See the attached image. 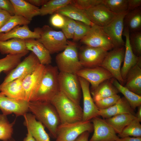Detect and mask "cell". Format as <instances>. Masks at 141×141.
Wrapping results in <instances>:
<instances>
[{"label": "cell", "instance_id": "1", "mask_svg": "<svg viewBox=\"0 0 141 141\" xmlns=\"http://www.w3.org/2000/svg\"><path fill=\"white\" fill-rule=\"evenodd\" d=\"M28 107L29 111L36 119L48 129L50 136L56 139L57 129L61 122L55 108L50 102L30 101Z\"/></svg>", "mask_w": 141, "mask_h": 141}, {"label": "cell", "instance_id": "2", "mask_svg": "<svg viewBox=\"0 0 141 141\" xmlns=\"http://www.w3.org/2000/svg\"><path fill=\"white\" fill-rule=\"evenodd\" d=\"M57 113L61 124L82 120L83 110L77 104L59 91L50 101Z\"/></svg>", "mask_w": 141, "mask_h": 141}, {"label": "cell", "instance_id": "3", "mask_svg": "<svg viewBox=\"0 0 141 141\" xmlns=\"http://www.w3.org/2000/svg\"><path fill=\"white\" fill-rule=\"evenodd\" d=\"M58 69L56 66H45L40 85L31 101H49L60 91Z\"/></svg>", "mask_w": 141, "mask_h": 141}, {"label": "cell", "instance_id": "4", "mask_svg": "<svg viewBox=\"0 0 141 141\" xmlns=\"http://www.w3.org/2000/svg\"><path fill=\"white\" fill-rule=\"evenodd\" d=\"M55 61L60 72L76 73L84 68L79 60L77 44L71 41L68 40L67 46L57 55Z\"/></svg>", "mask_w": 141, "mask_h": 141}, {"label": "cell", "instance_id": "5", "mask_svg": "<svg viewBox=\"0 0 141 141\" xmlns=\"http://www.w3.org/2000/svg\"><path fill=\"white\" fill-rule=\"evenodd\" d=\"M37 28L40 37L37 40L45 46L51 54L63 51L65 48L68 40L62 31H56L46 25Z\"/></svg>", "mask_w": 141, "mask_h": 141}, {"label": "cell", "instance_id": "6", "mask_svg": "<svg viewBox=\"0 0 141 141\" xmlns=\"http://www.w3.org/2000/svg\"><path fill=\"white\" fill-rule=\"evenodd\" d=\"M93 131L90 120H81L75 122L60 124L56 130V141H75L83 132Z\"/></svg>", "mask_w": 141, "mask_h": 141}, {"label": "cell", "instance_id": "7", "mask_svg": "<svg viewBox=\"0 0 141 141\" xmlns=\"http://www.w3.org/2000/svg\"><path fill=\"white\" fill-rule=\"evenodd\" d=\"M58 79L60 91L74 102L80 104L81 90L76 74L60 72Z\"/></svg>", "mask_w": 141, "mask_h": 141}, {"label": "cell", "instance_id": "8", "mask_svg": "<svg viewBox=\"0 0 141 141\" xmlns=\"http://www.w3.org/2000/svg\"><path fill=\"white\" fill-rule=\"evenodd\" d=\"M125 47L114 48L108 52L101 67L109 71L113 78L122 85L125 83L121 74V64L124 61Z\"/></svg>", "mask_w": 141, "mask_h": 141}, {"label": "cell", "instance_id": "9", "mask_svg": "<svg viewBox=\"0 0 141 141\" xmlns=\"http://www.w3.org/2000/svg\"><path fill=\"white\" fill-rule=\"evenodd\" d=\"M80 42L89 46L103 49L107 51L114 48L110 37L104 32L102 27L94 25Z\"/></svg>", "mask_w": 141, "mask_h": 141}, {"label": "cell", "instance_id": "10", "mask_svg": "<svg viewBox=\"0 0 141 141\" xmlns=\"http://www.w3.org/2000/svg\"><path fill=\"white\" fill-rule=\"evenodd\" d=\"M108 51L101 48L85 45L78 53L80 63L84 68L100 66Z\"/></svg>", "mask_w": 141, "mask_h": 141}, {"label": "cell", "instance_id": "11", "mask_svg": "<svg viewBox=\"0 0 141 141\" xmlns=\"http://www.w3.org/2000/svg\"><path fill=\"white\" fill-rule=\"evenodd\" d=\"M40 64L38 58L31 52L8 73L0 86L22 76H26L33 71Z\"/></svg>", "mask_w": 141, "mask_h": 141}, {"label": "cell", "instance_id": "12", "mask_svg": "<svg viewBox=\"0 0 141 141\" xmlns=\"http://www.w3.org/2000/svg\"><path fill=\"white\" fill-rule=\"evenodd\" d=\"M45 66L40 64L32 72L23 79L22 86L25 96V100L31 101L37 92L44 73Z\"/></svg>", "mask_w": 141, "mask_h": 141}, {"label": "cell", "instance_id": "13", "mask_svg": "<svg viewBox=\"0 0 141 141\" xmlns=\"http://www.w3.org/2000/svg\"><path fill=\"white\" fill-rule=\"evenodd\" d=\"M91 85V91L95 90L102 83L113 78L108 70L101 66L93 68H83L76 73Z\"/></svg>", "mask_w": 141, "mask_h": 141}, {"label": "cell", "instance_id": "14", "mask_svg": "<svg viewBox=\"0 0 141 141\" xmlns=\"http://www.w3.org/2000/svg\"><path fill=\"white\" fill-rule=\"evenodd\" d=\"M91 120L94 132L89 141H116L119 138L105 119L97 116Z\"/></svg>", "mask_w": 141, "mask_h": 141}, {"label": "cell", "instance_id": "15", "mask_svg": "<svg viewBox=\"0 0 141 141\" xmlns=\"http://www.w3.org/2000/svg\"><path fill=\"white\" fill-rule=\"evenodd\" d=\"M127 12L118 14L109 23L102 27L104 32L110 38L114 48L125 46V42L122 35L124 28V19Z\"/></svg>", "mask_w": 141, "mask_h": 141}, {"label": "cell", "instance_id": "16", "mask_svg": "<svg viewBox=\"0 0 141 141\" xmlns=\"http://www.w3.org/2000/svg\"><path fill=\"white\" fill-rule=\"evenodd\" d=\"M78 77L83 97L82 120H90L93 118L99 116V110L91 96L89 83L84 78Z\"/></svg>", "mask_w": 141, "mask_h": 141}, {"label": "cell", "instance_id": "17", "mask_svg": "<svg viewBox=\"0 0 141 141\" xmlns=\"http://www.w3.org/2000/svg\"><path fill=\"white\" fill-rule=\"evenodd\" d=\"M85 10L91 21L95 25L102 27L108 25L118 15L111 11L102 4Z\"/></svg>", "mask_w": 141, "mask_h": 141}, {"label": "cell", "instance_id": "18", "mask_svg": "<svg viewBox=\"0 0 141 141\" xmlns=\"http://www.w3.org/2000/svg\"><path fill=\"white\" fill-rule=\"evenodd\" d=\"M28 102L0 95V109L2 114L6 115L14 113L17 116H23L29 111Z\"/></svg>", "mask_w": 141, "mask_h": 141}, {"label": "cell", "instance_id": "19", "mask_svg": "<svg viewBox=\"0 0 141 141\" xmlns=\"http://www.w3.org/2000/svg\"><path fill=\"white\" fill-rule=\"evenodd\" d=\"M130 34L128 29L124 27L123 35L126 39L125 45V50L124 63L121 69V74L125 83L127 75L129 70L137 64L141 63V56H136L132 50L130 41Z\"/></svg>", "mask_w": 141, "mask_h": 141}, {"label": "cell", "instance_id": "20", "mask_svg": "<svg viewBox=\"0 0 141 141\" xmlns=\"http://www.w3.org/2000/svg\"><path fill=\"white\" fill-rule=\"evenodd\" d=\"M23 116L24 125L36 141H51L44 126L37 120L33 114L27 113Z\"/></svg>", "mask_w": 141, "mask_h": 141}, {"label": "cell", "instance_id": "21", "mask_svg": "<svg viewBox=\"0 0 141 141\" xmlns=\"http://www.w3.org/2000/svg\"><path fill=\"white\" fill-rule=\"evenodd\" d=\"M40 36L37 27L33 31L30 30L27 25H17L10 31L0 33V41H3L16 38L25 40L30 38L37 39Z\"/></svg>", "mask_w": 141, "mask_h": 141}, {"label": "cell", "instance_id": "22", "mask_svg": "<svg viewBox=\"0 0 141 141\" xmlns=\"http://www.w3.org/2000/svg\"><path fill=\"white\" fill-rule=\"evenodd\" d=\"M25 77L22 76L0 86V95L13 99L26 101L22 84Z\"/></svg>", "mask_w": 141, "mask_h": 141}, {"label": "cell", "instance_id": "23", "mask_svg": "<svg viewBox=\"0 0 141 141\" xmlns=\"http://www.w3.org/2000/svg\"><path fill=\"white\" fill-rule=\"evenodd\" d=\"M25 41L27 49L34 53L40 64L44 66L50 64L52 60L51 54L42 43L33 38L26 39Z\"/></svg>", "mask_w": 141, "mask_h": 141}, {"label": "cell", "instance_id": "24", "mask_svg": "<svg viewBox=\"0 0 141 141\" xmlns=\"http://www.w3.org/2000/svg\"><path fill=\"white\" fill-rule=\"evenodd\" d=\"M98 115L105 119L119 114L128 113L135 116L136 113L124 97H121L118 102L111 107L99 110Z\"/></svg>", "mask_w": 141, "mask_h": 141}, {"label": "cell", "instance_id": "25", "mask_svg": "<svg viewBox=\"0 0 141 141\" xmlns=\"http://www.w3.org/2000/svg\"><path fill=\"white\" fill-rule=\"evenodd\" d=\"M29 52L26 46L25 40L14 38L0 41V52L2 54H23L27 55Z\"/></svg>", "mask_w": 141, "mask_h": 141}, {"label": "cell", "instance_id": "26", "mask_svg": "<svg viewBox=\"0 0 141 141\" xmlns=\"http://www.w3.org/2000/svg\"><path fill=\"white\" fill-rule=\"evenodd\" d=\"M15 10V15L22 16L31 21L35 16L40 15V8L24 0H10Z\"/></svg>", "mask_w": 141, "mask_h": 141}, {"label": "cell", "instance_id": "27", "mask_svg": "<svg viewBox=\"0 0 141 141\" xmlns=\"http://www.w3.org/2000/svg\"><path fill=\"white\" fill-rule=\"evenodd\" d=\"M141 63L132 68L128 71L125 81V87L141 96Z\"/></svg>", "mask_w": 141, "mask_h": 141}, {"label": "cell", "instance_id": "28", "mask_svg": "<svg viewBox=\"0 0 141 141\" xmlns=\"http://www.w3.org/2000/svg\"><path fill=\"white\" fill-rule=\"evenodd\" d=\"M56 13L91 27L95 25L88 18L85 10L79 9L71 4L62 8Z\"/></svg>", "mask_w": 141, "mask_h": 141}, {"label": "cell", "instance_id": "29", "mask_svg": "<svg viewBox=\"0 0 141 141\" xmlns=\"http://www.w3.org/2000/svg\"><path fill=\"white\" fill-rule=\"evenodd\" d=\"M119 92L118 89L112 83L111 79L104 81L95 90L90 91L94 102L102 99L118 94Z\"/></svg>", "mask_w": 141, "mask_h": 141}, {"label": "cell", "instance_id": "30", "mask_svg": "<svg viewBox=\"0 0 141 141\" xmlns=\"http://www.w3.org/2000/svg\"><path fill=\"white\" fill-rule=\"evenodd\" d=\"M124 27L128 29L130 33L141 31V7L127 12L124 17Z\"/></svg>", "mask_w": 141, "mask_h": 141}, {"label": "cell", "instance_id": "31", "mask_svg": "<svg viewBox=\"0 0 141 141\" xmlns=\"http://www.w3.org/2000/svg\"><path fill=\"white\" fill-rule=\"evenodd\" d=\"M136 118L135 115L125 113L119 114L105 119L113 128L115 133H120L124 128Z\"/></svg>", "mask_w": 141, "mask_h": 141}, {"label": "cell", "instance_id": "32", "mask_svg": "<svg viewBox=\"0 0 141 141\" xmlns=\"http://www.w3.org/2000/svg\"><path fill=\"white\" fill-rule=\"evenodd\" d=\"M111 80L119 92L124 95L133 109L134 110L136 108L141 105V96L130 91L121 85L115 78H111Z\"/></svg>", "mask_w": 141, "mask_h": 141}, {"label": "cell", "instance_id": "33", "mask_svg": "<svg viewBox=\"0 0 141 141\" xmlns=\"http://www.w3.org/2000/svg\"><path fill=\"white\" fill-rule=\"evenodd\" d=\"M72 1V0H48L40 8V15L53 14L62 8L71 4Z\"/></svg>", "mask_w": 141, "mask_h": 141}, {"label": "cell", "instance_id": "34", "mask_svg": "<svg viewBox=\"0 0 141 141\" xmlns=\"http://www.w3.org/2000/svg\"><path fill=\"white\" fill-rule=\"evenodd\" d=\"M26 54H8L0 59V73L3 72L9 73L21 62L22 58Z\"/></svg>", "mask_w": 141, "mask_h": 141}, {"label": "cell", "instance_id": "35", "mask_svg": "<svg viewBox=\"0 0 141 141\" xmlns=\"http://www.w3.org/2000/svg\"><path fill=\"white\" fill-rule=\"evenodd\" d=\"M15 120L12 123L8 121L7 115L0 114V140L7 141L12 138Z\"/></svg>", "mask_w": 141, "mask_h": 141}, {"label": "cell", "instance_id": "36", "mask_svg": "<svg viewBox=\"0 0 141 141\" xmlns=\"http://www.w3.org/2000/svg\"><path fill=\"white\" fill-rule=\"evenodd\" d=\"M102 4L116 14L127 11L128 0H103Z\"/></svg>", "mask_w": 141, "mask_h": 141}, {"label": "cell", "instance_id": "37", "mask_svg": "<svg viewBox=\"0 0 141 141\" xmlns=\"http://www.w3.org/2000/svg\"><path fill=\"white\" fill-rule=\"evenodd\" d=\"M140 122L136 117L124 128L120 133L118 134V136L119 138L130 136L141 137V125Z\"/></svg>", "mask_w": 141, "mask_h": 141}, {"label": "cell", "instance_id": "38", "mask_svg": "<svg viewBox=\"0 0 141 141\" xmlns=\"http://www.w3.org/2000/svg\"><path fill=\"white\" fill-rule=\"evenodd\" d=\"M30 22L22 16L15 15L11 16L0 28V33H7L17 25H28Z\"/></svg>", "mask_w": 141, "mask_h": 141}, {"label": "cell", "instance_id": "39", "mask_svg": "<svg viewBox=\"0 0 141 141\" xmlns=\"http://www.w3.org/2000/svg\"><path fill=\"white\" fill-rule=\"evenodd\" d=\"M130 44L134 54L137 56H141V32L130 33Z\"/></svg>", "mask_w": 141, "mask_h": 141}, {"label": "cell", "instance_id": "40", "mask_svg": "<svg viewBox=\"0 0 141 141\" xmlns=\"http://www.w3.org/2000/svg\"><path fill=\"white\" fill-rule=\"evenodd\" d=\"M121 98L118 95L105 98L95 102L99 110L108 108L116 104Z\"/></svg>", "mask_w": 141, "mask_h": 141}, {"label": "cell", "instance_id": "41", "mask_svg": "<svg viewBox=\"0 0 141 141\" xmlns=\"http://www.w3.org/2000/svg\"><path fill=\"white\" fill-rule=\"evenodd\" d=\"M77 24L72 39L74 41L81 39L88 33L91 27L82 22L77 21Z\"/></svg>", "mask_w": 141, "mask_h": 141}, {"label": "cell", "instance_id": "42", "mask_svg": "<svg viewBox=\"0 0 141 141\" xmlns=\"http://www.w3.org/2000/svg\"><path fill=\"white\" fill-rule=\"evenodd\" d=\"M103 0H73L71 4L80 9L86 10L98 5L102 4Z\"/></svg>", "mask_w": 141, "mask_h": 141}, {"label": "cell", "instance_id": "43", "mask_svg": "<svg viewBox=\"0 0 141 141\" xmlns=\"http://www.w3.org/2000/svg\"><path fill=\"white\" fill-rule=\"evenodd\" d=\"M65 24L61 29L62 31L67 39L73 38L77 21L68 17H65Z\"/></svg>", "mask_w": 141, "mask_h": 141}, {"label": "cell", "instance_id": "44", "mask_svg": "<svg viewBox=\"0 0 141 141\" xmlns=\"http://www.w3.org/2000/svg\"><path fill=\"white\" fill-rule=\"evenodd\" d=\"M50 21L51 24L53 26L61 29L65 23V17L56 13L53 14L50 18Z\"/></svg>", "mask_w": 141, "mask_h": 141}, {"label": "cell", "instance_id": "45", "mask_svg": "<svg viewBox=\"0 0 141 141\" xmlns=\"http://www.w3.org/2000/svg\"><path fill=\"white\" fill-rule=\"evenodd\" d=\"M0 9L7 12L11 16L15 15L14 8L10 0H0Z\"/></svg>", "mask_w": 141, "mask_h": 141}, {"label": "cell", "instance_id": "46", "mask_svg": "<svg viewBox=\"0 0 141 141\" xmlns=\"http://www.w3.org/2000/svg\"><path fill=\"white\" fill-rule=\"evenodd\" d=\"M141 5V0H128L127 11H130L140 7Z\"/></svg>", "mask_w": 141, "mask_h": 141}, {"label": "cell", "instance_id": "47", "mask_svg": "<svg viewBox=\"0 0 141 141\" xmlns=\"http://www.w3.org/2000/svg\"><path fill=\"white\" fill-rule=\"evenodd\" d=\"M11 16L7 12L0 9V28Z\"/></svg>", "mask_w": 141, "mask_h": 141}, {"label": "cell", "instance_id": "48", "mask_svg": "<svg viewBox=\"0 0 141 141\" xmlns=\"http://www.w3.org/2000/svg\"><path fill=\"white\" fill-rule=\"evenodd\" d=\"M31 4L36 7L41 6L44 5L48 0H26Z\"/></svg>", "mask_w": 141, "mask_h": 141}, {"label": "cell", "instance_id": "49", "mask_svg": "<svg viewBox=\"0 0 141 141\" xmlns=\"http://www.w3.org/2000/svg\"><path fill=\"white\" fill-rule=\"evenodd\" d=\"M90 133L87 132H84L81 134L75 141H89V140Z\"/></svg>", "mask_w": 141, "mask_h": 141}, {"label": "cell", "instance_id": "50", "mask_svg": "<svg viewBox=\"0 0 141 141\" xmlns=\"http://www.w3.org/2000/svg\"><path fill=\"white\" fill-rule=\"evenodd\" d=\"M116 141H141V137H127L123 138H119Z\"/></svg>", "mask_w": 141, "mask_h": 141}, {"label": "cell", "instance_id": "51", "mask_svg": "<svg viewBox=\"0 0 141 141\" xmlns=\"http://www.w3.org/2000/svg\"><path fill=\"white\" fill-rule=\"evenodd\" d=\"M24 141H36L32 136L30 132L27 130L26 137L24 138Z\"/></svg>", "mask_w": 141, "mask_h": 141}, {"label": "cell", "instance_id": "52", "mask_svg": "<svg viewBox=\"0 0 141 141\" xmlns=\"http://www.w3.org/2000/svg\"><path fill=\"white\" fill-rule=\"evenodd\" d=\"M137 112L136 113V118L140 122L141 121V105L138 107Z\"/></svg>", "mask_w": 141, "mask_h": 141}, {"label": "cell", "instance_id": "53", "mask_svg": "<svg viewBox=\"0 0 141 141\" xmlns=\"http://www.w3.org/2000/svg\"><path fill=\"white\" fill-rule=\"evenodd\" d=\"M7 141H16L14 139L12 138L11 139H10L9 140H8Z\"/></svg>", "mask_w": 141, "mask_h": 141}]
</instances>
